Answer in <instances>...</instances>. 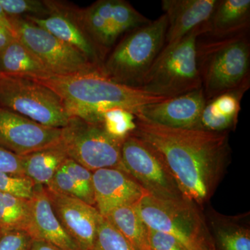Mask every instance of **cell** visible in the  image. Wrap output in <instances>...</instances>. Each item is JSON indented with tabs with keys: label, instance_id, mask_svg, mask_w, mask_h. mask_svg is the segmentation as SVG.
Here are the masks:
<instances>
[{
	"label": "cell",
	"instance_id": "1",
	"mask_svg": "<svg viewBox=\"0 0 250 250\" xmlns=\"http://www.w3.org/2000/svg\"><path fill=\"white\" fill-rule=\"evenodd\" d=\"M131 133L156 149L186 200L203 210L231 160L229 132L179 129L136 116Z\"/></svg>",
	"mask_w": 250,
	"mask_h": 250
},
{
	"label": "cell",
	"instance_id": "2",
	"mask_svg": "<svg viewBox=\"0 0 250 250\" xmlns=\"http://www.w3.org/2000/svg\"><path fill=\"white\" fill-rule=\"evenodd\" d=\"M34 81L57 94L70 116L92 123H103L104 113L108 108H123L135 116L145 105L167 99L117 83L102 69Z\"/></svg>",
	"mask_w": 250,
	"mask_h": 250
},
{
	"label": "cell",
	"instance_id": "3",
	"mask_svg": "<svg viewBox=\"0 0 250 250\" xmlns=\"http://www.w3.org/2000/svg\"><path fill=\"white\" fill-rule=\"evenodd\" d=\"M197 62L207 101L250 87V33L228 38L202 34L197 42Z\"/></svg>",
	"mask_w": 250,
	"mask_h": 250
},
{
	"label": "cell",
	"instance_id": "4",
	"mask_svg": "<svg viewBox=\"0 0 250 250\" xmlns=\"http://www.w3.org/2000/svg\"><path fill=\"white\" fill-rule=\"evenodd\" d=\"M167 29L164 14L130 31L104 59L102 70L117 83L140 89L164 48Z\"/></svg>",
	"mask_w": 250,
	"mask_h": 250
},
{
	"label": "cell",
	"instance_id": "5",
	"mask_svg": "<svg viewBox=\"0 0 250 250\" xmlns=\"http://www.w3.org/2000/svg\"><path fill=\"white\" fill-rule=\"evenodd\" d=\"M136 208L148 228L173 236L189 250H215L205 215L192 202L146 194Z\"/></svg>",
	"mask_w": 250,
	"mask_h": 250
},
{
	"label": "cell",
	"instance_id": "6",
	"mask_svg": "<svg viewBox=\"0 0 250 250\" xmlns=\"http://www.w3.org/2000/svg\"><path fill=\"white\" fill-rule=\"evenodd\" d=\"M205 24L163 49L140 89L167 99L175 98L202 88L197 67V42L205 34Z\"/></svg>",
	"mask_w": 250,
	"mask_h": 250
},
{
	"label": "cell",
	"instance_id": "7",
	"mask_svg": "<svg viewBox=\"0 0 250 250\" xmlns=\"http://www.w3.org/2000/svg\"><path fill=\"white\" fill-rule=\"evenodd\" d=\"M0 108L49 127H65L70 116L52 90L29 79L0 75Z\"/></svg>",
	"mask_w": 250,
	"mask_h": 250
},
{
	"label": "cell",
	"instance_id": "8",
	"mask_svg": "<svg viewBox=\"0 0 250 250\" xmlns=\"http://www.w3.org/2000/svg\"><path fill=\"white\" fill-rule=\"evenodd\" d=\"M123 141L112 137L102 123H92L72 117L62 128L61 143L68 158L85 168L121 170V148Z\"/></svg>",
	"mask_w": 250,
	"mask_h": 250
},
{
	"label": "cell",
	"instance_id": "9",
	"mask_svg": "<svg viewBox=\"0 0 250 250\" xmlns=\"http://www.w3.org/2000/svg\"><path fill=\"white\" fill-rule=\"evenodd\" d=\"M15 37L53 76H65L102 69L48 31L22 17L9 18Z\"/></svg>",
	"mask_w": 250,
	"mask_h": 250
},
{
	"label": "cell",
	"instance_id": "10",
	"mask_svg": "<svg viewBox=\"0 0 250 250\" xmlns=\"http://www.w3.org/2000/svg\"><path fill=\"white\" fill-rule=\"evenodd\" d=\"M121 170L151 196L163 200L184 198L159 152L134 135L130 134L122 145Z\"/></svg>",
	"mask_w": 250,
	"mask_h": 250
},
{
	"label": "cell",
	"instance_id": "11",
	"mask_svg": "<svg viewBox=\"0 0 250 250\" xmlns=\"http://www.w3.org/2000/svg\"><path fill=\"white\" fill-rule=\"evenodd\" d=\"M47 3L51 11L48 16L42 18L26 16L24 18L76 49L90 62L102 67L105 56L85 31L81 11L65 7L60 3L51 1Z\"/></svg>",
	"mask_w": 250,
	"mask_h": 250
},
{
	"label": "cell",
	"instance_id": "12",
	"mask_svg": "<svg viewBox=\"0 0 250 250\" xmlns=\"http://www.w3.org/2000/svg\"><path fill=\"white\" fill-rule=\"evenodd\" d=\"M62 129L36 123L0 108V146L19 156L61 143Z\"/></svg>",
	"mask_w": 250,
	"mask_h": 250
},
{
	"label": "cell",
	"instance_id": "13",
	"mask_svg": "<svg viewBox=\"0 0 250 250\" xmlns=\"http://www.w3.org/2000/svg\"><path fill=\"white\" fill-rule=\"evenodd\" d=\"M46 189L54 213L67 234L80 250H93L102 216L98 209L77 197Z\"/></svg>",
	"mask_w": 250,
	"mask_h": 250
},
{
	"label": "cell",
	"instance_id": "14",
	"mask_svg": "<svg viewBox=\"0 0 250 250\" xmlns=\"http://www.w3.org/2000/svg\"><path fill=\"white\" fill-rule=\"evenodd\" d=\"M95 207L103 217L119 207L137 205L147 192L132 177L116 168L93 172Z\"/></svg>",
	"mask_w": 250,
	"mask_h": 250
},
{
	"label": "cell",
	"instance_id": "15",
	"mask_svg": "<svg viewBox=\"0 0 250 250\" xmlns=\"http://www.w3.org/2000/svg\"><path fill=\"white\" fill-rule=\"evenodd\" d=\"M206 103L201 88L175 98L145 105L135 116L169 127L195 129Z\"/></svg>",
	"mask_w": 250,
	"mask_h": 250
},
{
	"label": "cell",
	"instance_id": "16",
	"mask_svg": "<svg viewBox=\"0 0 250 250\" xmlns=\"http://www.w3.org/2000/svg\"><path fill=\"white\" fill-rule=\"evenodd\" d=\"M218 0H163L167 18L164 48H168L209 21ZM162 49V50H163Z\"/></svg>",
	"mask_w": 250,
	"mask_h": 250
},
{
	"label": "cell",
	"instance_id": "17",
	"mask_svg": "<svg viewBox=\"0 0 250 250\" xmlns=\"http://www.w3.org/2000/svg\"><path fill=\"white\" fill-rule=\"evenodd\" d=\"M34 240L51 243L62 250H80L65 231L54 213L45 187L36 185L30 200Z\"/></svg>",
	"mask_w": 250,
	"mask_h": 250
},
{
	"label": "cell",
	"instance_id": "18",
	"mask_svg": "<svg viewBox=\"0 0 250 250\" xmlns=\"http://www.w3.org/2000/svg\"><path fill=\"white\" fill-rule=\"evenodd\" d=\"M205 216L215 250H250L249 213L228 215L210 208Z\"/></svg>",
	"mask_w": 250,
	"mask_h": 250
},
{
	"label": "cell",
	"instance_id": "19",
	"mask_svg": "<svg viewBox=\"0 0 250 250\" xmlns=\"http://www.w3.org/2000/svg\"><path fill=\"white\" fill-rule=\"evenodd\" d=\"M250 0H218L204 35L228 38L250 33Z\"/></svg>",
	"mask_w": 250,
	"mask_h": 250
},
{
	"label": "cell",
	"instance_id": "20",
	"mask_svg": "<svg viewBox=\"0 0 250 250\" xmlns=\"http://www.w3.org/2000/svg\"><path fill=\"white\" fill-rule=\"evenodd\" d=\"M245 93L243 91L229 92L207 101L195 129L213 132L234 131Z\"/></svg>",
	"mask_w": 250,
	"mask_h": 250
},
{
	"label": "cell",
	"instance_id": "21",
	"mask_svg": "<svg viewBox=\"0 0 250 250\" xmlns=\"http://www.w3.org/2000/svg\"><path fill=\"white\" fill-rule=\"evenodd\" d=\"M0 75L33 80L53 76L16 38L0 52Z\"/></svg>",
	"mask_w": 250,
	"mask_h": 250
},
{
	"label": "cell",
	"instance_id": "22",
	"mask_svg": "<svg viewBox=\"0 0 250 250\" xmlns=\"http://www.w3.org/2000/svg\"><path fill=\"white\" fill-rule=\"evenodd\" d=\"M23 174L35 185L47 187L68 156L62 143L21 156Z\"/></svg>",
	"mask_w": 250,
	"mask_h": 250
},
{
	"label": "cell",
	"instance_id": "23",
	"mask_svg": "<svg viewBox=\"0 0 250 250\" xmlns=\"http://www.w3.org/2000/svg\"><path fill=\"white\" fill-rule=\"evenodd\" d=\"M121 233L135 250L148 248L147 225L140 216L136 205L112 210L104 217Z\"/></svg>",
	"mask_w": 250,
	"mask_h": 250
},
{
	"label": "cell",
	"instance_id": "24",
	"mask_svg": "<svg viewBox=\"0 0 250 250\" xmlns=\"http://www.w3.org/2000/svg\"><path fill=\"white\" fill-rule=\"evenodd\" d=\"M10 230H23L31 234L30 200L0 192V231Z\"/></svg>",
	"mask_w": 250,
	"mask_h": 250
},
{
	"label": "cell",
	"instance_id": "25",
	"mask_svg": "<svg viewBox=\"0 0 250 250\" xmlns=\"http://www.w3.org/2000/svg\"><path fill=\"white\" fill-rule=\"evenodd\" d=\"M103 125L112 137L124 141L136 129V116L123 108H108L104 113Z\"/></svg>",
	"mask_w": 250,
	"mask_h": 250
},
{
	"label": "cell",
	"instance_id": "26",
	"mask_svg": "<svg viewBox=\"0 0 250 250\" xmlns=\"http://www.w3.org/2000/svg\"><path fill=\"white\" fill-rule=\"evenodd\" d=\"M111 15L118 36L142 27L151 21L135 9L129 2L123 0H113Z\"/></svg>",
	"mask_w": 250,
	"mask_h": 250
},
{
	"label": "cell",
	"instance_id": "27",
	"mask_svg": "<svg viewBox=\"0 0 250 250\" xmlns=\"http://www.w3.org/2000/svg\"><path fill=\"white\" fill-rule=\"evenodd\" d=\"M62 166L76 185L80 200L95 207L93 172L70 158H67Z\"/></svg>",
	"mask_w": 250,
	"mask_h": 250
},
{
	"label": "cell",
	"instance_id": "28",
	"mask_svg": "<svg viewBox=\"0 0 250 250\" xmlns=\"http://www.w3.org/2000/svg\"><path fill=\"white\" fill-rule=\"evenodd\" d=\"M93 250H135L104 217L99 222Z\"/></svg>",
	"mask_w": 250,
	"mask_h": 250
},
{
	"label": "cell",
	"instance_id": "29",
	"mask_svg": "<svg viewBox=\"0 0 250 250\" xmlns=\"http://www.w3.org/2000/svg\"><path fill=\"white\" fill-rule=\"evenodd\" d=\"M0 6L9 18L21 17L22 15L45 18L51 14L47 1L39 0H0Z\"/></svg>",
	"mask_w": 250,
	"mask_h": 250
},
{
	"label": "cell",
	"instance_id": "30",
	"mask_svg": "<svg viewBox=\"0 0 250 250\" xmlns=\"http://www.w3.org/2000/svg\"><path fill=\"white\" fill-rule=\"evenodd\" d=\"M36 185L25 176L0 172V192L31 200Z\"/></svg>",
	"mask_w": 250,
	"mask_h": 250
},
{
	"label": "cell",
	"instance_id": "31",
	"mask_svg": "<svg viewBox=\"0 0 250 250\" xmlns=\"http://www.w3.org/2000/svg\"><path fill=\"white\" fill-rule=\"evenodd\" d=\"M34 240L23 230L0 231V250H29Z\"/></svg>",
	"mask_w": 250,
	"mask_h": 250
},
{
	"label": "cell",
	"instance_id": "32",
	"mask_svg": "<svg viewBox=\"0 0 250 250\" xmlns=\"http://www.w3.org/2000/svg\"><path fill=\"white\" fill-rule=\"evenodd\" d=\"M46 188L48 190L57 193L80 199V194L76 185L62 166H61L58 170L56 172Z\"/></svg>",
	"mask_w": 250,
	"mask_h": 250
},
{
	"label": "cell",
	"instance_id": "33",
	"mask_svg": "<svg viewBox=\"0 0 250 250\" xmlns=\"http://www.w3.org/2000/svg\"><path fill=\"white\" fill-rule=\"evenodd\" d=\"M147 240L149 248L154 250H189L177 238L152 229L148 228Z\"/></svg>",
	"mask_w": 250,
	"mask_h": 250
},
{
	"label": "cell",
	"instance_id": "34",
	"mask_svg": "<svg viewBox=\"0 0 250 250\" xmlns=\"http://www.w3.org/2000/svg\"><path fill=\"white\" fill-rule=\"evenodd\" d=\"M0 172L24 176L21 156L0 146Z\"/></svg>",
	"mask_w": 250,
	"mask_h": 250
},
{
	"label": "cell",
	"instance_id": "35",
	"mask_svg": "<svg viewBox=\"0 0 250 250\" xmlns=\"http://www.w3.org/2000/svg\"><path fill=\"white\" fill-rule=\"evenodd\" d=\"M14 34L4 25L0 23V52L14 39Z\"/></svg>",
	"mask_w": 250,
	"mask_h": 250
},
{
	"label": "cell",
	"instance_id": "36",
	"mask_svg": "<svg viewBox=\"0 0 250 250\" xmlns=\"http://www.w3.org/2000/svg\"><path fill=\"white\" fill-rule=\"evenodd\" d=\"M29 250H62L57 246L41 240H34Z\"/></svg>",
	"mask_w": 250,
	"mask_h": 250
},
{
	"label": "cell",
	"instance_id": "37",
	"mask_svg": "<svg viewBox=\"0 0 250 250\" xmlns=\"http://www.w3.org/2000/svg\"><path fill=\"white\" fill-rule=\"evenodd\" d=\"M0 23L7 28L15 36L14 29H13L12 24L10 22L9 18L5 14L1 6H0Z\"/></svg>",
	"mask_w": 250,
	"mask_h": 250
},
{
	"label": "cell",
	"instance_id": "38",
	"mask_svg": "<svg viewBox=\"0 0 250 250\" xmlns=\"http://www.w3.org/2000/svg\"><path fill=\"white\" fill-rule=\"evenodd\" d=\"M154 250L151 249L150 248H149V247H148V248H146V249H144V250Z\"/></svg>",
	"mask_w": 250,
	"mask_h": 250
}]
</instances>
